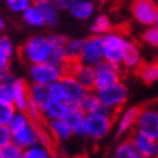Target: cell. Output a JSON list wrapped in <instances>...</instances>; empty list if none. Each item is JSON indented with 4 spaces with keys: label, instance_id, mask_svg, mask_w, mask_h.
Here are the masks:
<instances>
[{
    "label": "cell",
    "instance_id": "22",
    "mask_svg": "<svg viewBox=\"0 0 158 158\" xmlns=\"http://www.w3.org/2000/svg\"><path fill=\"white\" fill-rule=\"evenodd\" d=\"M139 78L147 84H152L158 81V61H149L141 64V67L136 70Z\"/></svg>",
    "mask_w": 158,
    "mask_h": 158
},
{
    "label": "cell",
    "instance_id": "18",
    "mask_svg": "<svg viewBox=\"0 0 158 158\" xmlns=\"http://www.w3.org/2000/svg\"><path fill=\"white\" fill-rule=\"evenodd\" d=\"M15 78L10 71L0 73V100L13 105V83Z\"/></svg>",
    "mask_w": 158,
    "mask_h": 158
},
{
    "label": "cell",
    "instance_id": "8",
    "mask_svg": "<svg viewBox=\"0 0 158 158\" xmlns=\"http://www.w3.org/2000/svg\"><path fill=\"white\" fill-rule=\"evenodd\" d=\"M120 81L119 65L102 61L94 67V90H100L105 87L113 86Z\"/></svg>",
    "mask_w": 158,
    "mask_h": 158
},
{
    "label": "cell",
    "instance_id": "37",
    "mask_svg": "<svg viewBox=\"0 0 158 158\" xmlns=\"http://www.w3.org/2000/svg\"><path fill=\"white\" fill-rule=\"evenodd\" d=\"M142 38H144V41L148 45H151L154 48H158V29L157 28H154V26L147 28V31L142 35Z\"/></svg>",
    "mask_w": 158,
    "mask_h": 158
},
{
    "label": "cell",
    "instance_id": "10",
    "mask_svg": "<svg viewBox=\"0 0 158 158\" xmlns=\"http://www.w3.org/2000/svg\"><path fill=\"white\" fill-rule=\"evenodd\" d=\"M62 87H64V93H65V103L70 107H80V103L84 99L89 91L77 81V78L71 74H64L61 78Z\"/></svg>",
    "mask_w": 158,
    "mask_h": 158
},
{
    "label": "cell",
    "instance_id": "36",
    "mask_svg": "<svg viewBox=\"0 0 158 158\" xmlns=\"http://www.w3.org/2000/svg\"><path fill=\"white\" fill-rule=\"evenodd\" d=\"M48 89H49V94H51V100L65 102V93H64V87H62L61 80L48 86Z\"/></svg>",
    "mask_w": 158,
    "mask_h": 158
},
{
    "label": "cell",
    "instance_id": "31",
    "mask_svg": "<svg viewBox=\"0 0 158 158\" xmlns=\"http://www.w3.org/2000/svg\"><path fill=\"white\" fill-rule=\"evenodd\" d=\"M22 158H54V155L48 145L38 144L35 147H32V148L25 149Z\"/></svg>",
    "mask_w": 158,
    "mask_h": 158
},
{
    "label": "cell",
    "instance_id": "11",
    "mask_svg": "<svg viewBox=\"0 0 158 158\" xmlns=\"http://www.w3.org/2000/svg\"><path fill=\"white\" fill-rule=\"evenodd\" d=\"M41 126L35 123H29L26 128L13 134V141L16 145H19L22 149L32 148L35 145L41 144Z\"/></svg>",
    "mask_w": 158,
    "mask_h": 158
},
{
    "label": "cell",
    "instance_id": "19",
    "mask_svg": "<svg viewBox=\"0 0 158 158\" xmlns=\"http://www.w3.org/2000/svg\"><path fill=\"white\" fill-rule=\"evenodd\" d=\"M29 94H31V102L36 105L38 107L44 109L45 105L51 100L48 86H41V84H31L29 86Z\"/></svg>",
    "mask_w": 158,
    "mask_h": 158
},
{
    "label": "cell",
    "instance_id": "34",
    "mask_svg": "<svg viewBox=\"0 0 158 158\" xmlns=\"http://www.w3.org/2000/svg\"><path fill=\"white\" fill-rule=\"evenodd\" d=\"M23 152L25 149H22L19 145H16L15 142H10L5 148H2V158H22Z\"/></svg>",
    "mask_w": 158,
    "mask_h": 158
},
{
    "label": "cell",
    "instance_id": "14",
    "mask_svg": "<svg viewBox=\"0 0 158 158\" xmlns=\"http://www.w3.org/2000/svg\"><path fill=\"white\" fill-rule=\"evenodd\" d=\"M29 86L23 78H16L13 83V106L16 110L26 112L29 103H31V94H29Z\"/></svg>",
    "mask_w": 158,
    "mask_h": 158
},
{
    "label": "cell",
    "instance_id": "28",
    "mask_svg": "<svg viewBox=\"0 0 158 158\" xmlns=\"http://www.w3.org/2000/svg\"><path fill=\"white\" fill-rule=\"evenodd\" d=\"M80 109H81L86 115H89V113H94V112L103 110L105 107L102 106L100 100H99V97H97V94H96V91H89L86 96H84V99L81 100V103H80Z\"/></svg>",
    "mask_w": 158,
    "mask_h": 158
},
{
    "label": "cell",
    "instance_id": "29",
    "mask_svg": "<svg viewBox=\"0 0 158 158\" xmlns=\"http://www.w3.org/2000/svg\"><path fill=\"white\" fill-rule=\"evenodd\" d=\"M29 123H32L31 119H29V116L26 115V112H20V110H16L15 112V115L12 116V119L9 122V129L12 134H16V132H19L22 131L23 128H26Z\"/></svg>",
    "mask_w": 158,
    "mask_h": 158
},
{
    "label": "cell",
    "instance_id": "32",
    "mask_svg": "<svg viewBox=\"0 0 158 158\" xmlns=\"http://www.w3.org/2000/svg\"><path fill=\"white\" fill-rule=\"evenodd\" d=\"M6 5L15 13H25L35 5V0H6Z\"/></svg>",
    "mask_w": 158,
    "mask_h": 158
},
{
    "label": "cell",
    "instance_id": "16",
    "mask_svg": "<svg viewBox=\"0 0 158 158\" xmlns=\"http://www.w3.org/2000/svg\"><path fill=\"white\" fill-rule=\"evenodd\" d=\"M47 128H48L51 138L57 139V141H68L71 136H74L67 120H49Z\"/></svg>",
    "mask_w": 158,
    "mask_h": 158
},
{
    "label": "cell",
    "instance_id": "17",
    "mask_svg": "<svg viewBox=\"0 0 158 158\" xmlns=\"http://www.w3.org/2000/svg\"><path fill=\"white\" fill-rule=\"evenodd\" d=\"M67 123L70 125L74 136H84V125H86V113L80 107H73L67 116Z\"/></svg>",
    "mask_w": 158,
    "mask_h": 158
},
{
    "label": "cell",
    "instance_id": "1",
    "mask_svg": "<svg viewBox=\"0 0 158 158\" xmlns=\"http://www.w3.org/2000/svg\"><path fill=\"white\" fill-rule=\"evenodd\" d=\"M52 41L49 35H34L25 42L22 47V55L31 65L35 64H45L51 61L52 55Z\"/></svg>",
    "mask_w": 158,
    "mask_h": 158
},
{
    "label": "cell",
    "instance_id": "5",
    "mask_svg": "<svg viewBox=\"0 0 158 158\" xmlns=\"http://www.w3.org/2000/svg\"><path fill=\"white\" fill-rule=\"evenodd\" d=\"M94 91H96L102 106L105 109L110 110V112L120 109L125 105V102L128 100V89H126V86L122 81L116 83L113 86L100 89V90H94Z\"/></svg>",
    "mask_w": 158,
    "mask_h": 158
},
{
    "label": "cell",
    "instance_id": "6",
    "mask_svg": "<svg viewBox=\"0 0 158 158\" xmlns=\"http://www.w3.org/2000/svg\"><path fill=\"white\" fill-rule=\"evenodd\" d=\"M78 60H80L83 65H89V67H96L97 64L105 61V41H103V36L91 35L90 38L84 39L81 55H80Z\"/></svg>",
    "mask_w": 158,
    "mask_h": 158
},
{
    "label": "cell",
    "instance_id": "30",
    "mask_svg": "<svg viewBox=\"0 0 158 158\" xmlns=\"http://www.w3.org/2000/svg\"><path fill=\"white\" fill-rule=\"evenodd\" d=\"M83 44H84V39H78V38L68 39L67 44H65V54H67L68 61H74V60L80 58Z\"/></svg>",
    "mask_w": 158,
    "mask_h": 158
},
{
    "label": "cell",
    "instance_id": "41",
    "mask_svg": "<svg viewBox=\"0 0 158 158\" xmlns=\"http://www.w3.org/2000/svg\"><path fill=\"white\" fill-rule=\"evenodd\" d=\"M9 62H10V57L6 55L3 51H0V73L9 70Z\"/></svg>",
    "mask_w": 158,
    "mask_h": 158
},
{
    "label": "cell",
    "instance_id": "43",
    "mask_svg": "<svg viewBox=\"0 0 158 158\" xmlns=\"http://www.w3.org/2000/svg\"><path fill=\"white\" fill-rule=\"evenodd\" d=\"M152 26H154V28H157V29H158V16H157V19H155V22H154Z\"/></svg>",
    "mask_w": 158,
    "mask_h": 158
},
{
    "label": "cell",
    "instance_id": "25",
    "mask_svg": "<svg viewBox=\"0 0 158 158\" xmlns=\"http://www.w3.org/2000/svg\"><path fill=\"white\" fill-rule=\"evenodd\" d=\"M91 32L96 36H106L112 32V20L106 15H97L91 22Z\"/></svg>",
    "mask_w": 158,
    "mask_h": 158
},
{
    "label": "cell",
    "instance_id": "20",
    "mask_svg": "<svg viewBox=\"0 0 158 158\" xmlns=\"http://www.w3.org/2000/svg\"><path fill=\"white\" fill-rule=\"evenodd\" d=\"M70 13L78 20L90 19L94 13V3L91 0H76Z\"/></svg>",
    "mask_w": 158,
    "mask_h": 158
},
{
    "label": "cell",
    "instance_id": "12",
    "mask_svg": "<svg viewBox=\"0 0 158 158\" xmlns=\"http://www.w3.org/2000/svg\"><path fill=\"white\" fill-rule=\"evenodd\" d=\"M139 113H141V107H138V106H131V107H126L125 110H122L119 118H118V122H116V135L123 136L131 129H134L136 126V122H138Z\"/></svg>",
    "mask_w": 158,
    "mask_h": 158
},
{
    "label": "cell",
    "instance_id": "15",
    "mask_svg": "<svg viewBox=\"0 0 158 158\" xmlns=\"http://www.w3.org/2000/svg\"><path fill=\"white\" fill-rule=\"evenodd\" d=\"M70 110H71V107L65 102L49 100L42 109V112L44 118L49 122V120H65L67 116L70 115Z\"/></svg>",
    "mask_w": 158,
    "mask_h": 158
},
{
    "label": "cell",
    "instance_id": "4",
    "mask_svg": "<svg viewBox=\"0 0 158 158\" xmlns=\"http://www.w3.org/2000/svg\"><path fill=\"white\" fill-rule=\"evenodd\" d=\"M65 74V70L57 67L51 62L45 64H35L29 68V78L31 84H41V86H51L54 83L60 81L62 76Z\"/></svg>",
    "mask_w": 158,
    "mask_h": 158
},
{
    "label": "cell",
    "instance_id": "21",
    "mask_svg": "<svg viewBox=\"0 0 158 158\" xmlns=\"http://www.w3.org/2000/svg\"><path fill=\"white\" fill-rule=\"evenodd\" d=\"M122 65L129 70H134L136 68L138 70L141 67V51L136 47V44H134L132 41H129L128 47L125 49V55H123V62Z\"/></svg>",
    "mask_w": 158,
    "mask_h": 158
},
{
    "label": "cell",
    "instance_id": "40",
    "mask_svg": "<svg viewBox=\"0 0 158 158\" xmlns=\"http://www.w3.org/2000/svg\"><path fill=\"white\" fill-rule=\"evenodd\" d=\"M54 3L57 6V9L60 12H64V10H71L73 5L76 3V0H54Z\"/></svg>",
    "mask_w": 158,
    "mask_h": 158
},
{
    "label": "cell",
    "instance_id": "39",
    "mask_svg": "<svg viewBox=\"0 0 158 158\" xmlns=\"http://www.w3.org/2000/svg\"><path fill=\"white\" fill-rule=\"evenodd\" d=\"M0 51H3L10 58H12V55L15 52V47H13V44H12V41L7 36H5V35H0Z\"/></svg>",
    "mask_w": 158,
    "mask_h": 158
},
{
    "label": "cell",
    "instance_id": "44",
    "mask_svg": "<svg viewBox=\"0 0 158 158\" xmlns=\"http://www.w3.org/2000/svg\"><path fill=\"white\" fill-rule=\"evenodd\" d=\"M0 158H2V149H0Z\"/></svg>",
    "mask_w": 158,
    "mask_h": 158
},
{
    "label": "cell",
    "instance_id": "9",
    "mask_svg": "<svg viewBox=\"0 0 158 158\" xmlns=\"http://www.w3.org/2000/svg\"><path fill=\"white\" fill-rule=\"evenodd\" d=\"M135 131L158 141V109L157 107L149 106V107L141 109Z\"/></svg>",
    "mask_w": 158,
    "mask_h": 158
},
{
    "label": "cell",
    "instance_id": "3",
    "mask_svg": "<svg viewBox=\"0 0 158 158\" xmlns=\"http://www.w3.org/2000/svg\"><path fill=\"white\" fill-rule=\"evenodd\" d=\"M103 41H105V61L115 65H122L125 49L129 44V39L120 32L112 31L110 34L103 36Z\"/></svg>",
    "mask_w": 158,
    "mask_h": 158
},
{
    "label": "cell",
    "instance_id": "35",
    "mask_svg": "<svg viewBox=\"0 0 158 158\" xmlns=\"http://www.w3.org/2000/svg\"><path fill=\"white\" fill-rule=\"evenodd\" d=\"M26 115L29 116V119H31V122L35 125H41V122H42V119H45L44 118V112L41 107H38L36 105H34L32 102L29 103L28 109H26Z\"/></svg>",
    "mask_w": 158,
    "mask_h": 158
},
{
    "label": "cell",
    "instance_id": "38",
    "mask_svg": "<svg viewBox=\"0 0 158 158\" xmlns=\"http://www.w3.org/2000/svg\"><path fill=\"white\" fill-rule=\"evenodd\" d=\"M13 141V134L10 132L7 125H0V149L5 148Z\"/></svg>",
    "mask_w": 158,
    "mask_h": 158
},
{
    "label": "cell",
    "instance_id": "27",
    "mask_svg": "<svg viewBox=\"0 0 158 158\" xmlns=\"http://www.w3.org/2000/svg\"><path fill=\"white\" fill-rule=\"evenodd\" d=\"M22 18H23L25 23L29 25V26H32V28H42V26L47 25L42 12L38 9L36 5H34L32 7H29L25 13H22Z\"/></svg>",
    "mask_w": 158,
    "mask_h": 158
},
{
    "label": "cell",
    "instance_id": "42",
    "mask_svg": "<svg viewBox=\"0 0 158 158\" xmlns=\"http://www.w3.org/2000/svg\"><path fill=\"white\" fill-rule=\"evenodd\" d=\"M3 29H5V20H3V18L0 16V35L3 32Z\"/></svg>",
    "mask_w": 158,
    "mask_h": 158
},
{
    "label": "cell",
    "instance_id": "23",
    "mask_svg": "<svg viewBox=\"0 0 158 158\" xmlns=\"http://www.w3.org/2000/svg\"><path fill=\"white\" fill-rule=\"evenodd\" d=\"M35 5L38 6V9L42 12L47 25H55L58 20V12L57 6L52 0H35Z\"/></svg>",
    "mask_w": 158,
    "mask_h": 158
},
{
    "label": "cell",
    "instance_id": "45",
    "mask_svg": "<svg viewBox=\"0 0 158 158\" xmlns=\"http://www.w3.org/2000/svg\"><path fill=\"white\" fill-rule=\"evenodd\" d=\"M102 2H107V0H102Z\"/></svg>",
    "mask_w": 158,
    "mask_h": 158
},
{
    "label": "cell",
    "instance_id": "13",
    "mask_svg": "<svg viewBox=\"0 0 158 158\" xmlns=\"http://www.w3.org/2000/svg\"><path fill=\"white\" fill-rule=\"evenodd\" d=\"M132 144L135 148L138 149V152L142 155V158H155L158 152V141L149 138L144 134H139L135 131L132 136H131Z\"/></svg>",
    "mask_w": 158,
    "mask_h": 158
},
{
    "label": "cell",
    "instance_id": "33",
    "mask_svg": "<svg viewBox=\"0 0 158 158\" xmlns=\"http://www.w3.org/2000/svg\"><path fill=\"white\" fill-rule=\"evenodd\" d=\"M15 112L16 109L12 103H6V102L0 100V125H9Z\"/></svg>",
    "mask_w": 158,
    "mask_h": 158
},
{
    "label": "cell",
    "instance_id": "47",
    "mask_svg": "<svg viewBox=\"0 0 158 158\" xmlns=\"http://www.w3.org/2000/svg\"><path fill=\"white\" fill-rule=\"evenodd\" d=\"M52 2H54V0H52Z\"/></svg>",
    "mask_w": 158,
    "mask_h": 158
},
{
    "label": "cell",
    "instance_id": "7",
    "mask_svg": "<svg viewBox=\"0 0 158 158\" xmlns=\"http://www.w3.org/2000/svg\"><path fill=\"white\" fill-rule=\"evenodd\" d=\"M131 13L139 25L149 28L158 16V6L154 0H134L131 5Z\"/></svg>",
    "mask_w": 158,
    "mask_h": 158
},
{
    "label": "cell",
    "instance_id": "46",
    "mask_svg": "<svg viewBox=\"0 0 158 158\" xmlns=\"http://www.w3.org/2000/svg\"><path fill=\"white\" fill-rule=\"evenodd\" d=\"M155 158H158V152H157V157H155Z\"/></svg>",
    "mask_w": 158,
    "mask_h": 158
},
{
    "label": "cell",
    "instance_id": "2",
    "mask_svg": "<svg viewBox=\"0 0 158 158\" xmlns=\"http://www.w3.org/2000/svg\"><path fill=\"white\" fill-rule=\"evenodd\" d=\"M113 126V118L110 110L103 109L94 113L86 115V125H84V136L90 139H102L110 132Z\"/></svg>",
    "mask_w": 158,
    "mask_h": 158
},
{
    "label": "cell",
    "instance_id": "26",
    "mask_svg": "<svg viewBox=\"0 0 158 158\" xmlns=\"http://www.w3.org/2000/svg\"><path fill=\"white\" fill-rule=\"evenodd\" d=\"M113 158H142V155L138 152L131 139H125L118 144L113 152Z\"/></svg>",
    "mask_w": 158,
    "mask_h": 158
},
{
    "label": "cell",
    "instance_id": "24",
    "mask_svg": "<svg viewBox=\"0 0 158 158\" xmlns=\"http://www.w3.org/2000/svg\"><path fill=\"white\" fill-rule=\"evenodd\" d=\"M74 77L87 91L94 90V67L81 65V68L74 74Z\"/></svg>",
    "mask_w": 158,
    "mask_h": 158
}]
</instances>
